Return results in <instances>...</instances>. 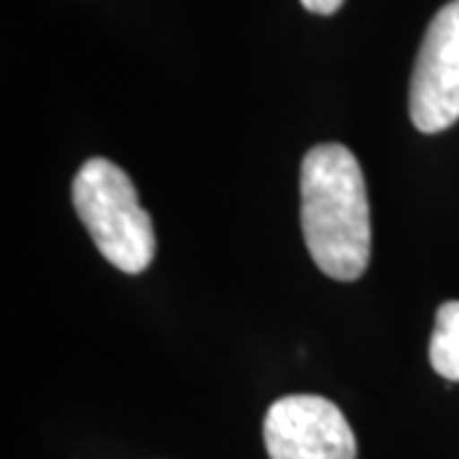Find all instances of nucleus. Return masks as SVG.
I'll list each match as a JSON object with an SVG mask.
<instances>
[{"instance_id": "obj_4", "label": "nucleus", "mask_w": 459, "mask_h": 459, "mask_svg": "<svg viewBox=\"0 0 459 459\" xmlns=\"http://www.w3.org/2000/svg\"><path fill=\"white\" fill-rule=\"evenodd\" d=\"M271 459H358V439L344 413L325 395H283L263 421Z\"/></svg>"}, {"instance_id": "obj_1", "label": "nucleus", "mask_w": 459, "mask_h": 459, "mask_svg": "<svg viewBox=\"0 0 459 459\" xmlns=\"http://www.w3.org/2000/svg\"><path fill=\"white\" fill-rule=\"evenodd\" d=\"M301 230L316 268L358 281L370 263V202L355 153L342 143L309 148L301 161Z\"/></svg>"}, {"instance_id": "obj_6", "label": "nucleus", "mask_w": 459, "mask_h": 459, "mask_svg": "<svg viewBox=\"0 0 459 459\" xmlns=\"http://www.w3.org/2000/svg\"><path fill=\"white\" fill-rule=\"evenodd\" d=\"M344 0H301V5L309 13H319V16H332L342 8Z\"/></svg>"}, {"instance_id": "obj_5", "label": "nucleus", "mask_w": 459, "mask_h": 459, "mask_svg": "<svg viewBox=\"0 0 459 459\" xmlns=\"http://www.w3.org/2000/svg\"><path fill=\"white\" fill-rule=\"evenodd\" d=\"M429 360L437 376L449 383H459V301H446L437 309Z\"/></svg>"}, {"instance_id": "obj_2", "label": "nucleus", "mask_w": 459, "mask_h": 459, "mask_svg": "<svg viewBox=\"0 0 459 459\" xmlns=\"http://www.w3.org/2000/svg\"><path fill=\"white\" fill-rule=\"evenodd\" d=\"M72 202L102 258L123 273H143L156 255L151 214L131 177L110 159H90L72 181Z\"/></svg>"}, {"instance_id": "obj_3", "label": "nucleus", "mask_w": 459, "mask_h": 459, "mask_svg": "<svg viewBox=\"0 0 459 459\" xmlns=\"http://www.w3.org/2000/svg\"><path fill=\"white\" fill-rule=\"evenodd\" d=\"M411 123L421 133H442L459 120V0L431 18L409 87Z\"/></svg>"}]
</instances>
